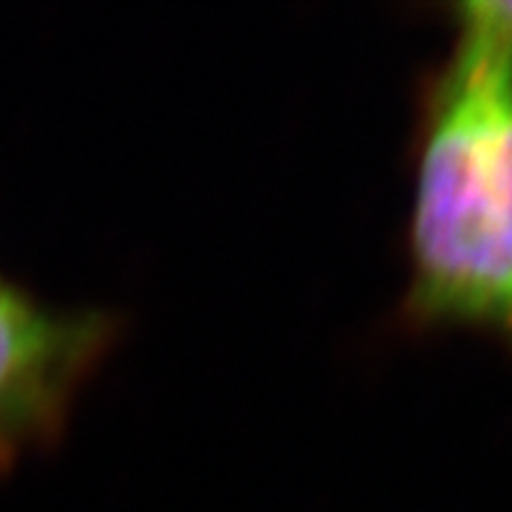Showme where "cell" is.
<instances>
[{"label":"cell","mask_w":512,"mask_h":512,"mask_svg":"<svg viewBox=\"0 0 512 512\" xmlns=\"http://www.w3.org/2000/svg\"><path fill=\"white\" fill-rule=\"evenodd\" d=\"M115 337L108 311L53 309L0 280V468L61 437Z\"/></svg>","instance_id":"obj_2"},{"label":"cell","mask_w":512,"mask_h":512,"mask_svg":"<svg viewBox=\"0 0 512 512\" xmlns=\"http://www.w3.org/2000/svg\"><path fill=\"white\" fill-rule=\"evenodd\" d=\"M455 29L512 50V0H471L450 8Z\"/></svg>","instance_id":"obj_3"},{"label":"cell","mask_w":512,"mask_h":512,"mask_svg":"<svg viewBox=\"0 0 512 512\" xmlns=\"http://www.w3.org/2000/svg\"><path fill=\"white\" fill-rule=\"evenodd\" d=\"M403 319L512 348V53L460 32L418 110Z\"/></svg>","instance_id":"obj_1"}]
</instances>
